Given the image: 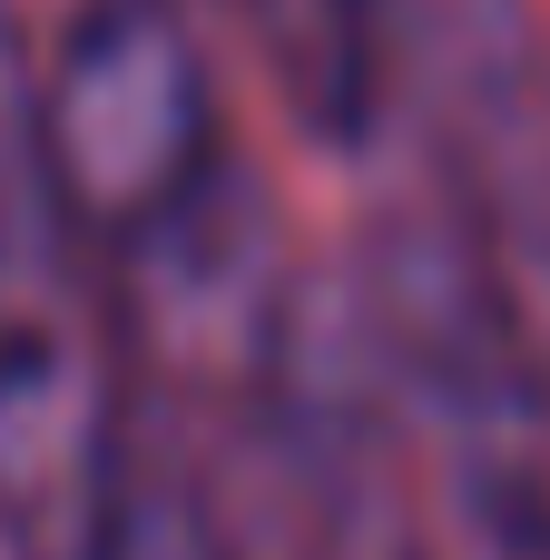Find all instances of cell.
I'll use <instances>...</instances> for the list:
<instances>
[{
	"label": "cell",
	"mask_w": 550,
	"mask_h": 560,
	"mask_svg": "<svg viewBox=\"0 0 550 560\" xmlns=\"http://www.w3.org/2000/svg\"><path fill=\"white\" fill-rule=\"evenodd\" d=\"M344 295L443 541L463 560H550V374L463 217H394Z\"/></svg>",
	"instance_id": "cell-1"
},
{
	"label": "cell",
	"mask_w": 550,
	"mask_h": 560,
	"mask_svg": "<svg viewBox=\"0 0 550 560\" xmlns=\"http://www.w3.org/2000/svg\"><path fill=\"white\" fill-rule=\"evenodd\" d=\"M30 98H39L49 187L79 246L98 256H118L128 236H148L236 167L187 0H69L49 69H30Z\"/></svg>",
	"instance_id": "cell-2"
},
{
	"label": "cell",
	"mask_w": 550,
	"mask_h": 560,
	"mask_svg": "<svg viewBox=\"0 0 550 560\" xmlns=\"http://www.w3.org/2000/svg\"><path fill=\"white\" fill-rule=\"evenodd\" d=\"M423 89L443 207L550 374V30L531 0H403L394 89Z\"/></svg>",
	"instance_id": "cell-3"
},
{
	"label": "cell",
	"mask_w": 550,
	"mask_h": 560,
	"mask_svg": "<svg viewBox=\"0 0 550 560\" xmlns=\"http://www.w3.org/2000/svg\"><path fill=\"white\" fill-rule=\"evenodd\" d=\"M295 482V560H453L423 472L374 384L354 295H315L285 325V354L256 394Z\"/></svg>",
	"instance_id": "cell-4"
},
{
	"label": "cell",
	"mask_w": 550,
	"mask_h": 560,
	"mask_svg": "<svg viewBox=\"0 0 550 560\" xmlns=\"http://www.w3.org/2000/svg\"><path fill=\"white\" fill-rule=\"evenodd\" d=\"M69 325H98V285H89V246L49 187L30 59L0 30V364L69 335Z\"/></svg>",
	"instance_id": "cell-5"
},
{
	"label": "cell",
	"mask_w": 550,
	"mask_h": 560,
	"mask_svg": "<svg viewBox=\"0 0 550 560\" xmlns=\"http://www.w3.org/2000/svg\"><path fill=\"white\" fill-rule=\"evenodd\" d=\"M236 30L305 138H325V148L374 138V118L394 98L403 0H236Z\"/></svg>",
	"instance_id": "cell-6"
},
{
	"label": "cell",
	"mask_w": 550,
	"mask_h": 560,
	"mask_svg": "<svg viewBox=\"0 0 550 560\" xmlns=\"http://www.w3.org/2000/svg\"><path fill=\"white\" fill-rule=\"evenodd\" d=\"M79 560H236V541H226L217 502L177 463H138L128 453V472H118V492H108V512H98Z\"/></svg>",
	"instance_id": "cell-7"
}]
</instances>
